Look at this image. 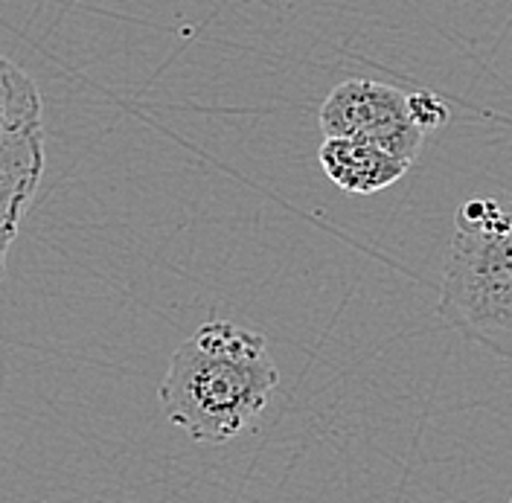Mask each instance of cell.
<instances>
[{
	"label": "cell",
	"instance_id": "1",
	"mask_svg": "<svg viewBox=\"0 0 512 503\" xmlns=\"http://www.w3.org/2000/svg\"><path fill=\"white\" fill-rule=\"evenodd\" d=\"M277 381L265 335L210 320L175 349L160 381V408L192 442L224 445L268 408Z\"/></svg>",
	"mask_w": 512,
	"mask_h": 503
},
{
	"label": "cell",
	"instance_id": "2",
	"mask_svg": "<svg viewBox=\"0 0 512 503\" xmlns=\"http://www.w3.org/2000/svg\"><path fill=\"white\" fill-rule=\"evenodd\" d=\"M437 315L512 361V195L469 198L454 213Z\"/></svg>",
	"mask_w": 512,
	"mask_h": 503
},
{
	"label": "cell",
	"instance_id": "5",
	"mask_svg": "<svg viewBox=\"0 0 512 503\" xmlns=\"http://www.w3.org/2000/svg\"><path fill=\"white\" fill-rule=\"evenodd\" d=\"M323 175L350 195H373L402 181L411 163L390 155L387 149L355 140V137H326L318 152Z\"/></svg>",
	"mask_w": 512,
	"mask_h": 503
},
{
	"label": "cell",
	"instance_id": "7",
	"mask_svg": "<svg viewBox=\"0 0 512 503\" xmlns=\"http://www.w3.org/2000/svg\"><path fill=\"white\" fill-rule=\"evenodd\" d=\"M510 503H512V498H510Z\"/></svg>",
	"mask_w": 512,
	"mask_h": 503
},
{
	"label": "cell",
	"instance_id": "4",
	"mask_svg": "<svg viewBox=\"0 0 512 503\" xmlns=\"http://www.w3.org/2000/svg\"><path fill=\"white\" fill-rule=\"evenodd\" d=\"M318 123L323 137L370 140L411 166L425 143V134L411 120L408 94L373 79L335 85L320 105Z\"/></svg>",
	"mask_w": 512,
	"mask_h": 503
},
{
	"label": "cell",
	"instance_id": "3",
	"mask_svg": "<svg viewBox=\"0 0 512 503\" xmlns=\"http://www.w3.org/2000/svg\"><path fill=\"white\" fill-rule=\"evenodd\" d=\"M47 163L44 105L30 76L0 56V274Z\"/></svg>",
	"mask_w": 512,
	"mask_h": 503
},
{
	"label": "cell",
	"instance_id": "6",
	"mask_svg": "<svg viewBox=\"0 0 512 503\" xmlns=\"http://www.w3.org/2000/svg\"><path fill=\"white\" fill-rule=\"evenodd\" d=\"M408 111H411V120L422 134L437 131L448 123V105L440 96L428 94V91L408 94Z\"/></svg>",
	"mask_w": 512,
	"mask_h": 503
}]
</instances>
